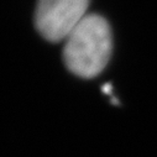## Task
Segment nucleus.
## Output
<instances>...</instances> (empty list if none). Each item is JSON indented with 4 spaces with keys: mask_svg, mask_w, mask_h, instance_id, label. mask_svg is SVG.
<instances>
[{
    "mask_svg": "<svg viewBox=\"0 0 157 157\" xmlns=\"http://www.w3.org/2000/svg\"><path fill=\"white\" fill-rule=\"evenodd\" d=\"M111 50L113 36L108 21L97 14L86 15L67 36L63 59L73 74L93 78L106 67Z\"/></svg>",
    "mask_w": 157,
    "mask_h": 157,
    "instance_id": "f257e3e1",
    "label": "nucleus"
},
{
    "mask_svg": "<svg viewBox=\"0 0 157 157\" xmlns=\"http://www.w3.org/2000/svg\"><path fill=\"white\" fill-rule=\"evenodd\" d=\"M89 0H38L35 25L40 35L51 42L66 40L87 13Z\"/></svg>",
    "mask_w": 157,
    "mask_h": 157,
    "instance_id": "f03ea898",
    "label": "nucleus"
}]
</instances>
